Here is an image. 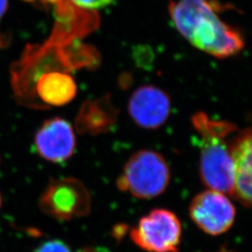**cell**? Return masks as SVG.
I'll return each instance as SVG.
<instances>
[{
    "instance_id": "cell-1",
    "label": "cell",
    "mask_w": 252,
    "mask_h": 252,
    "mask_svg": "<svg viewBox=\"0 0 252 252\" xmlns=\"http://www.w3.org/2000/svg\"><path fill=\"white\" fill-rule=\"evenodd\" d=\"M220 6L214 0H170L168 11L180 35L193 47L216 58L238 54L243 36L220 17Z\"/></svg>"
},
{
    "instance_id": "cell-2",
    "label": "cell",
    "mask_w": 252,
    "mask_h": 252,
    "mask_svg": "<svg viewBox=\"0 0 252 252\" xmlns=\"http://www.w3.org/2000/svg\"><path fill=\"white\" fill-rule=\"evenodd\" d=\"M191 123L200 135V177L203 184L233 195L234 164L227 137L237 127L227 121L212 120L204 112L194 114Z\"/></svg>"
},
{
    "instance_id": "cell-3",
    "label": "cell",
    "mask_w": 252,
    "mask_h": 252,
    "mask_svg": "<svg viewBox=\"0 0 252 252\" xmlns=\"http://www.w3.org/2000/svg\"><path fill=\"white\" fill-rule=\"evenodd\" d=\"M170 182V169L162 154L142 150L133 154L118 178V189L140 199L161 195Z\"/></svg>"
},
{
    "instance_id": "cell-4",
    "label": "cell",
    "mask_w": 252,
    "mask_h": 252,
    "mask_svg": "<svg viewBox=\"0 0 252 252\" xmlns=\"http://www.w3.org/2000/svg\"><path fill=\"white\" fill-rule=\"evenodd\" d=\"M91 205L88 189L81 181L73 178L52 179L39 198L40 209L58 220L87 216Z\"/></svg>"
},
{
    "instance_id": "cell-5",
    "label": "cell",
    "mask_w": 252,
    "mask_h": 252,
    "mask_svg": "<svg viewBox=\"0 0 252 252\" xmlns=\"http://www.w3.org/2000/svg\"><path fill=\"white\" fill-rule=\"evenodd\" d=\"M182 228L170 210L156 208L140 219L131 229L130 238L147 252H179Z\"/></svg>"
},
{
    "instance_id": "cell-6",
    "label": "cell",
    "mask_w": 252,
    "mask_h": 252,
    "mask_svg": "<svg viewBox=\"0 0 252 252\" xmlns=\"http://www.w3.org/2000/svg\"><path fill=\"white\" fill-rule=\"evenodd\" d=\"M189 217L195 225L210 235L224 234L233 226L235 208L225 193L208 189L191 200Z\"/></svg>"
},
{
    "instance_id": "cell-7",
    "label": "cell",
    "mask_w": 252,
    "mask_h": 252,
    "mask_svg": "<svg viewBox=\"0 0 252 252\" xmlns=\"http://www.w3.org/2000/svg\"><path fill=\"white\" fill-rule=\"evenodd\" d=\"M170 108L168 94L153 85L137 88L128 102V112L135 125L149 130L163 126L169 117Z\"/></svg>"
},
{
    "instance_id": "cell-8",
    "label": "cell",
    "mask_w": 252,
    "mask_h": 252,
    "mask_svg": "<svg viewBox=\"0 0 252 252\" xmlns=\"http://www.w3.org/2000/svg\"><path fill=\"white\" fill-rule=\"evenodd\" d=\"M35 147L37 154L49 162L59 163L67 161L76 149L72 126L63 118L47 120L36 131Z\"/></svg>"
},
{
    "instance_id": "cell-9",
    "label": "cell",
    "mask_w": 252,
    "mask_h": 252,
    "mask_svg": "<svg viewBox=\"0 0 252 252\" xmlns=\"http://www.w3.org/2000/svg\"><path fill=\"white\" fill-rule=\"evenodd\" d=\"M252 129L239 132L230 142L234 164L233 196L244 207L252 206Z\"/></svg>"
},
{
    "instance_id": "cell-10",
    "label": "cell",
    "mask_w": 252,
    "mask_h": 252,
    "mask_svg": "<svg viewBox=\"0 0 252 252\" xmlns=\"http://www.w3.org/2000/svg\"><path fill=\"white\" fill-rule=\"evenodd\" d=\"M117 108L109 95L85 101L75 119V128L81 135H97L108 133L116 126Z\"/></svg>"
},
{
    "instance_id": "cell-11",
    "label": "cell",
    "mask_w": 252,
    "mask_h": 252,
    "mask_svg": "<svg viewBox=\"0 0 252 252\" xmlns=\"http://www.w3.org/2000/svg\"><path fill=\"white\" fill-rule=\"evenodd\" d=\"M35 252H72L68 245L59 240V239H54L46 241L41 244Z\"/></svg>"
},
{
    "instance_id": "cell-12",
    "label": "cell",
    "mask_w": 252,
    "mask_h": 252,
    "mask_svg": "<svg viewBox=\"0 0 252 252\" xmlns=\"http://www.w3.org/2000/svg\"><path fill=\"white\" fill-rule=\"evenodd\" d=\"M75 5L86 9H98L110 5L114 0H71Z\"/></svg>"
},
{
    "instance_id": "cell-13",
    "label": "cell",
    "mask_w": 252,
    "mask_h": 252,
    "mask_svg": "<svg viewBox=\"0 0 252 252\" xmlns=\"http://www.w3.org/2000/svg\"><path fill=\"white\" fill-rule=\"evenodd\" d=\"M9 0H0V19L5 14L6 10L8 9Z\"/></svg>"
},
{
    "instance_id": "cell-14",
    "label": "cell",
    "mask_w": 252,
    "mask_h": 252,
    "mask_svg": "<svg viewBox=\"0 0 252 252\" xmlns=\"http://www.w3.org/2000/svg\"><path fill=\"white\" fill-rule=\"evenodd\" d=\"M78 252H95V250H94V249H92V248H83V249H81Z\"/></svg>"
},
{
    "instance_id": "cell-15",
    "label": "cell",
    "mask_w": 252,
    "mask_h": 252,
    "mask_svg": "<svg viewBox=\"0 0 252 252\" xmlns=\"http://www.w3.org/2000/svg\"><path fill=\"white\" fill-rule=\"evenodd\" d=\"M231 252V251H228V250H227V249H226V248H222V249H221V250H220V251H219V252Z\"/></svg>"
},
{
    "instance_id": "cell-16",
    "label": "cell",
    "mask_w": 252,
    "mask_h": 252,
    "mask_svg": "<svg viewBox=\"0 0 252 252\" xmlns=\"http://www.w3.org/2000/svg\"><path fill=\"white\" fill-rule=\"evenodd\" d=\"M1 203H2V198H1V194H0V207H1Z\"/></svg>"
}]
</instances>
